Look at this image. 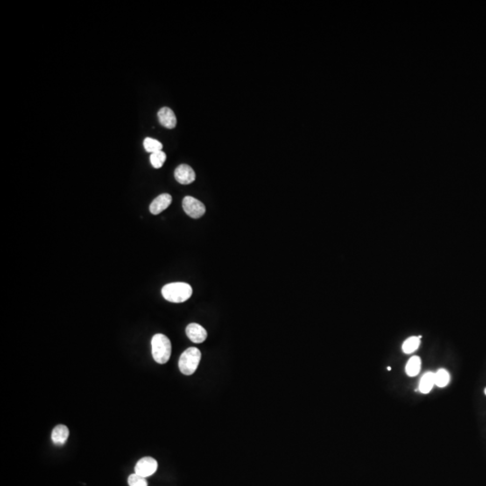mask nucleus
Here are the masks:
<instances>
[{
	"label": "nucleus",
	"instance_id": "f3484780",
	"mask_svg": "<svg viewBox=\"0 0 486 486\" xmlns=\"http://www.w3.org/2000/svg\"><path fill=\"white\" fill-rule=\"evenodd\" d=\"M130 486H148L145 477H142L137 474H131L128 478Z\"/></svg>",
	"mask_w": 486,
	"mask_h": 486
},
{
	"label": "nucleus",
	"instance_id": "9d476101",
	"mask_svg": "<svg viewBox=\"0 0 486 486\" xmlns=\"http://www.w3.org/2000/svg\"><path fill=\"white\" fill-rule=\"evenodd\" d=\"M70 436V431L67 426L59 424L53 429L51 433V440L53 443L59 446H63L66 443Z\"/></svg>",
	"mask_w": 486,
	"mask_h": 486
},
{
	"label": "nucleus",
	"instance_id": "20e7f679",
	"mask_svg": "<svg viewBox=\"0 0 486 486\" xmlns=\"http://www.w3.org/2000/svg\"><path fill=\"white\" fill-rule=\"evenodd\" d=\"M182 205L185 212L194 219H198L205 214L204 204L192 196H186L183 199Z\"/></svg>",
	"mask_w": 486,
	"mask_h": 486
},
{
	"label": "nucleus",
	"instance_id": "dca6fc26",
	"mask_svg": "<svg viewBox=\"0 0 486 486\" xmlns=\"http://www.w3.org/2000/svg\"><path fill=\"white\" fill-rule=\"evenodd\" d=\"M166 159H167L166 153L161 150V151H157V153L150 154L149 161H150V163L153 165V168L161 169V167L164 165Z\"/></svg>",
	"mask_w": 486,
	"mask_h": 486
},
{
	"label": "nucleus",
	"instance_id": "f8f14e48",
	"mask_svg": "<svg viewBox=\"0 0 486 486\" xmlns=\"http://www.w3.org/2000/svg\"><path fill=\"white\" fill-rule=\"evenodd\" d=\"M420 369H421L420 357H418V356H413L408 360L406 367H405V372L409 377H416V376L419 375Z\"/></svg>",
	"mask_w": 486,
	"mask_h": 486
},
{
	"label": "nucleus",
	"instance_id": "7ed1b4c3",
	"mask_svg": "<svg viewBox=\"0 0 486 486\" xmlns=\"http://www.w3.org/2000/svg\"><path fill=\"white\" fill-rule=\"evenodd\" d=\"M201 356L200 350L195 347L185 350L178 361V367L181 373L186 376H191L196 372L200 363Z\"/></svg>",
	"mask_w": 486,
	"mask_h": 486
},
{
	"label": "nucleus",
	"instance_id": "39448f33",
	"mask_svg": "<svg viewBox=\"0 0 486 486\" xmlns=\"http://www.w3.org/2000/svg\"><path fill=\"white\" fill-rule=\"evenodd\" d=\"M158 469V463L155 459L146 457L140 459L135 466V474L142 477H149L153 475Z\"/></svg>",
	"mask_w": 486,
	"mask_h": 486
},
{
	"label": "nucleus",
	"instance_id": "f257e3e1",
	"mask_svg": "<svg viewBox=\"0 0 486 486\" xmlns=\"http://www.w3.org/2000/svg\"><path fill=\"white\" fill-rule=\"evenodd\" d=\"M163 297L169 302H184L192 296V286L183 282L170 283L163 286L161 290Z\"/></svg>",
	"mask_w": 486,
	"mask_h": 486
},
{
	"label": "nucleus",
	"instance_id": "f03ea898",
	"mask_svg": "<svg viewBox=\"0 0 486 486\" xmlns=\"http://www.w3.org/2000/svg\"><path fill=\"white\" fill-rule=\"evenodd\" d=\"M151 349L154 360L159 364H165L171 356V342L163 334H156L151 340Z\"/></svg>",
	"mask_w": 486,
	"mask_h": 486
},
{
	"label": "nucleus",
	"instance_id": "1a4fd4ad",
	"mask_svg": "<svg viewBox=\"0 0 486 486\" xmlns=\"http://www.w3.org/2000/svg\"><path fill=\"white\" fill-rule=\"evenodd\" d=\"M158 118L162 126L168 129H173L176 126V117L169 107H162L158 112Z\"/></svg>",
	"mask_w": 486,
	"mask_h": 486
},
{
	"label": "nucleus",
	"instance_id": "ddd939ff",
	"mask_svg": "<svg viewBox=\"0 0 486 486\" xmlns=\"http://www.w3.org/2000/svg\"><path fill=\"white\" fill-rule=\"evenodd\" d=\"M434 377H435V385L439 386V388L446 387L450 382V375L446 369H439L437 372L434 373Z\"/></svg>",
	"mask_w": 486,
	"mask_h": 486
},
{
	"label": "nucleus",
	"instance_id": "0eeeda50",
	"mask_svg": "<svg viewBox=\"0 0 486 486\" xmlns=\"http://www.w3.org/2000/svg\"><path fill=\"white\" fill-rule=\"evenodd\" d=\"M186 333L189 338V340L196 344L203 343L207 338V331L203 326H201L198 323L189 324L186 329Z\"/></svg>",
	"mask_w": 486,
	"mask_h": 486
},
{
	"label": "nucleus",
	"instance_id": "9b49d317",
	"mask_svg": "<svg viewBox=\"0 0 486 486\" xmlns=\"http://www.w3.org/2000/svg\"><path fill=\"white\" fill-rule=\"evenodd\" d=\"M435 385V377L434 373L426 372L424 374L421 379L419 381V392L424 394H427L432 391L433 386Z\"/></svg>",
	"mask_w": 486,
	"mask_h": 486
},
{
	"label": "nucleus",
	"instance_id": "4468645a",
	"mask_svg": "<svg viewBox=\"0 0 486 486\" xmlns=\"http://www.w3.org/2000/svg\"><path fill=\"white\" fill-rule=\"evenodd\" d=\"M420 336L419 337H416V336H412V337L408 338L406 341H404V344H403V351H404L405 354H412V353L414 352L415 350L419 349V344H420Z\"/></svg>",
	"mask_w": 486,
	"mask_h": 486
},
{
	"label": "nucleus",
	"instance_id": "423d86ee",
	"mask_svg": "<svg viewBox=\"0 0 486 486\" xmlns=\"http://www.w3.org/2000/svg\"><path fill=\"white\" fill-rule=\"evenodd\" d=\"M175 178L181 185H189L196 180V173L187 164H181L175 170Z\"/></svg>",
	"mask_w": 486,
	"mask_h": 486
},
{
	"label": "nucleus",
	"instance_id": "a211bd4d",
	"mask_svg": "<svg viewBox=\"0 0 486 486\" xmlns=\"http://www.w3.org/2000/svg\"><path fill=\"white\" fill-rule=\"evenodd\" d=\"M484 393H485V396H486V388L484 389Z\"/></svg>",
	"mask_w": 486,
	"mask_h": 486
},
{
	"label": "nucleus",
	"instance_id": "6e6552de",
	"mask_svg": "<svg viewBox=\"0 0 486 486\" xmlns=\"http://www.w3.org/2000/svg\"><path fill=\"white\" fill-rule=\"evenodd\" d=\"M172 203V196L169 194H161L151 202L149 205V212L154 216L160 215Z\"/></svg>",
	"mask_w": 486,
	"mask_h": 486
},
{
	"label": "nucleus",
	"instance_id": "2eb2a0df",
	"mask_svg": "<svg viewBox=\"0 0 486 486\" xmlns=\"http://www.w3.org/2000/svg\"><path fill=\"white\" fill-rule=\"evenodd\" d=\"M143 146H144V149H145L147 153H155L157 151H161L162 150V148H163V145L161 143V141H158V140H155V139H153V138H146L144 141H143Z\"/></svg>",
	"mask_w": 486,
	"mask_h": 486
}]
</instances>
